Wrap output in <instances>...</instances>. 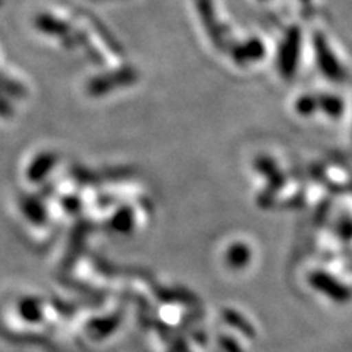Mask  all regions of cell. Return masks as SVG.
<instances>
[{
    "label": "cell",
    "mask_w": 352,
    "mask_h": 352,
    "mask_svg": "<svg viewBox=\"0 0 352 352\" xmlns=\"http://www.w3.org/2000/svg\"><path fill=\"white\" fill-rule=\"evenodd\" d=\"M19 313H21L22 318H24V320H27V322H30V323H38V322H41V318H43L40 307L34 302H30V301H25V302L21 304Z\"/></svg>",
    "instance_id": "1"
}]
</instances>
